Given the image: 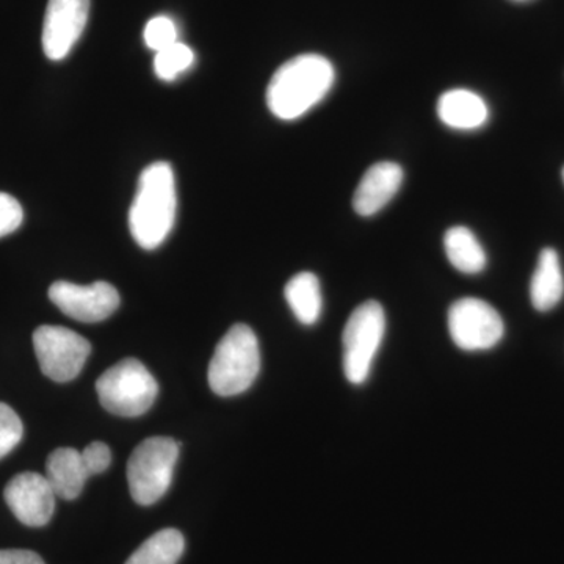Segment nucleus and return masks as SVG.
Segmentation results:
<instances>
[{"label":"nucleus","mask_w":564,"mask_h":564,"mask_svg":"<svg viewBox=\"0 0 564 564\" xmlns=\"http://www.w3.org/2000/svg\"><path fill=\"white\" fill-rule=\"evenodd\" d=\"M24 426L13 408L0 402V459L21 443Z\"/></svg>","instance_id":"20"},{"label":"nucleus","mask_w":564,"mask_h":564,"mask_svg":"<svg viewBox=\"0 0 564 564\" xmlns=\"http://www.w3.org/2000/svg\"><path fill=\"white\" fill-rule=\"evenodd\" d=\"M384 333L386 315L380 303L366 302L352 311L343 334L344 372L350 383L362 384L369 378Z\"/></svg>","instance_id":"6"},{"label":"nucleus","mask_w":564,"mask_h":564,"mask_svg":"<svg viewBox=\"0 0 564 564\" xmlns=\"http://www.w3.org/2000/svg\"><path fill=\"white\" fill-rule=\"evenodd\" d=\"M181 444L172 437H148L137 445L128 463V484L132 499L143 507L165 496L173 481Z\"/></svg>","instance_id":"5"},{"label":"nucleus","mask_w":564,"mask_h":564,"mask_svg":"<svg viewBox=\"0 0 564 564\" xmlns=\"http://www.w3.org/2000/svg\"><path fill=\"white\" fill-rule=\"evenodd\" d=\"M563 295L564 276L558 252L554 248H544L530 282L533 307L540 313H547L562 302Z\"/></svg>","instance_id":"15"},{"label":"nucleus","mask_w":564,"mask_h":564,"mask_svg":"<svg viewBox=\"0 0 564 564\" xmlns=\"http://www.w3.org/2000/svg\"><path fill=\"white\" fill-rule=\"evenodd\" d=\"M144 43L155 52H161L177 43V28L172 18H152L144 28Z\"/></svg>","instance_id":"21"},{"label":"nucleus","mask_w":564,"mask_h":564,"mask_svg":"<svg viewBox=\"0 0 564 564\" xmlns=\"http://www.w3.org/2000/svg\"><path fill=\"white\" fill-rule=\"evenodd\" d=\"M3 497L11 513L28 527L50 524L57 499L47 478L35 473L14 475L6 486Z\"/></svg>","instance_id":"11"},{"label":"nucleus","mask_w":564,"mask_h":564,"mask_svg":"<svg viewBox=\"0 0 564 564\" xmlns=\"http://www.w3.org/2000/svg\"><path fill=\"white\" fill-rule=\"evenodd\" d=\"M403 184V170L395 162L375 163L364 174L352 198V207L361 217H370L391 202Z\"/></svg>","instance_id":"12"},{"label":"nucleus","mask_w":564,"mask_h":564,"mask_svg":"<svg viewBox=\"0 0 564 564\" xmlns=\"http://www.w3.org/2000/svg\"><path fill=\"white\" fill-rule=\"evenodd\" d=\"M96 392L104 410L122 417H139L158 399L159 384L139 359L115 364L96 381Z\"/></svg>","instance_id":"4"},{"label":"nucleus","mask_w":564,"mask_h":564,"mask_svg":"<svg viewBox=\"0 0 564 564\" xmlns=\"http://www.w3.org/2000/svg\"><path fill=\"white\" fill-rule=\"evenodd\" d=\"M184 551V534L176 529H163L148 538L126 564H176Z\"/></svg>","instance_id":"18"},{"label":"nucleus","mask_w":564,"mask_h":564,"mask_svg":"<svg viewBox=\"0 0 564 564\" xmlns=\"http://www.w3.org/2000/svg\"><path fill=\"white\" fill-rule=\"evenodd\" d=\"M444 248L448 261L458 272L466 274L484 272L488 259H486L484 247L470 229L464 226L448 229L444 236Z\"/></svg>","instance_id":"17"},{"label":"nucleus","mask_w":564,"mask_h":564,"mask_svg":"<svg viewBox=\"0 0 564 564\" xmlns=\"http://www.w3.org/2000/svg\"><path fill=\"white\" fill-rule=\"evenodd\" d=\"M261 370L258 337L239 323L223 336L209 364V386L220 397L239 395L250 389Z\"/></svg>","instance_id":"3"},{"label":"nucleus","mask_w":564,"mask_h":564,"mask_svg":"<svg viewBox=\"0 0 564 564\" xmlns=\"http://www.w3.org/2000/svg\"><path fill=\"white\" fill-rule=\"evenodd\" d=\"M33 348L43 375L55 383H68L79 377L91 345L65 326L41 325L33 333Z\"/></svg>","instance_id":"7"},{"label":"nucleus","mask_w":564,"mask_h":564,"mask_svg":"<svg viewBox=\"0 0 564 564\" xmlns=\"http://www.w3.org/2000/svg\"><path fill=\"white\" fill-rule=\"evenodd\" d=\"M24 220V212L17 198L9 193L0 192V237L17 231Z\"/></svg>","instance_id":"22"},{"label":"nucleus","mask_w":564,"mask_h":564,"mask_svg":"<svg viewBox=\"0 0 564 564\" xmlns=\"http://www.w3.org/2000/svg\"><path fill=\"white\" fill-rule=\"evenodd\" d=\"M82 458H84L85 466H87L90 475L106 473L111 463L109 445L101 443V441H95L82 451Z\"/></svg>","instance_id":"23"},{"label":"nucleus","mask_w":564,"mask_h":564,"mask_svg":"<svg viewBox=\"0 0 564 564\" xmlns=\"http://www.w3.org/2000/svg\"><path fill=\"white\" fill-rule=\"evenodd\" d=\"M0 564H46L39 554L21 549H6L0 551Z\"/></svg>","instance_id":"24"},{"label":"nucleus","mask_w":564,"mask_h":564,"mask_svg":"<svg viewBox=\"0 0 564 564\" xmlns=\"http://www.w3.org/2000/svg\"><path fill=\"white\" fill-rule=\"evenodd\" d=\"M176 180L172 165L151 163L143 170L129 212V229L143 250H155L165 242L176 220Z\"/></svg>","instance_id":"2"},{"label":"nucleus","mask_w":564,"mask_h":564,"mask_svg":"<svg viewBox=\"0 0 564 564\" xmlns=\"http://www.w3.org/2000/svg\"><path fill=\"white\" fill-rule=\"evenodd\" d=\"M55 496L63 500H74L84 491V486L91 477L85 466L82 452L76 448L62 447L52 452L46 462V475Z\"/></svg>","instance_id":"13"},{"label":"nucleus","mask_w":564,"mask_h":564,"mask_svg":"<svg viewBox=\"0 0 564 564\" xmlns=\"http://www.w3.org/2000/svg\"><path fill=\"white\" fill-rule=\"evenodd\" d=\"M90 13V0H50L43 24V51L63 61L80 39Z\"/></svg>","instance_id":"10"},{"label":"nucleus","mask_w":564,"mask_h":564,"mask_svg":"<svg viewBox=\"0 0 564 564\" xmlns=\"http://www.w3.org/2000/svg\"><path fill=\"white\" fill-rule=\"evenodd\" d=\"M563 181H564V169H563Z\"/></svg>","instance_id":"25"},{"label":"nucleus","mask_w":564,"mask_h":564,"mask_svg":"<svg viewBox=\"0 0 564 564\" xmlns=\"http://www.w3.org/2000/svg\"><path fill=\"white\" fill-rule=\"evenodd\" d=\"M334 80L336 70L328 58L318 54L299 55L273 74L267 88V106L280 120H296L323 101Z\"/></svg>","instance_id":"1"},{"label":"nucleus","mask_w":564,"mask_h":564,"mask_svg":"<svg viewBox=\"0 0 564 564\" xmlns=\"http://www.w3.org/2000/svg\"><path fill=\"white\" fill-rule=\"evenodd\" d=\"M50 299L63 314L84 323L106 321L121 303L117 289L104 281L88 285L57 281L50 288Z\"/></svg>","instance_id":"9"},{"label":"nucleus","mask_w":564,"mask_h":564,"mask_svg":"<svg viewBox=\"0 0 564 564\" xmlns=\"http://www.w3.org/2000/svg\"><path fill=\"white\" fill-rule=\"evenodd\" d=\"M193 61H195V54H193L191 47L177 41L173 46L158 52L154 61L155 74H158L159 79L172 82L181 76L184 70L191 68Z\"/></svg>","instance_id":"19"},{"label":"nucleus","mask_w":564,"mask_h":564,"mask_svg":"<svg viewBox=\"0 0 564 564\" xmlns=\"http://www.w3.org/2000/svg\"><path fill=\"white\" fill-rule=\"evenodd\" d=\"M448 332L462 350H491L502 340L505 325L491 304L480 299H462L448 311Z\"/></svg>","instance_id":"8"},{"label":"nucleus","mask_w":564,"mask_h":564,"mask_svg":"<svg viewBox=\"0 0 564 564\" xmlns=\"http://www.w3.org/2000/svg\"><path fill=\"white\" fill-rule=\"evenodd\" d=\"M284 293L296 321L306 326L318 322L323 310V296L321 281L314 273L295 274L285 285Z\"/></svg>","instance_id":"16"},{"label":"nucleus","mask_w":564,"mask_h":564,"mask_svg":"<svg viewBox=\"0 0 564 564\" xmlns=\"http://www.w3.org/2000/svg\"><path fill=\"white\" fill-rule=\"evenodd\" d=\"M437 115L445 126L458 131L481 128L489 118V109L477 93L451 90L437 101Z\"/></svg>","instance_id":"14"}]
</instances>
